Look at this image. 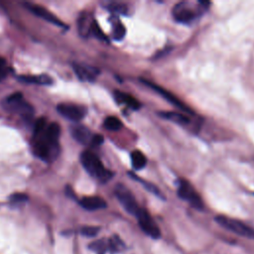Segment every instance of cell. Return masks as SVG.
I'll list each match as a JSON object with an SVG mask.
<instances>
[{"mask_svg": "<svg viewBox=\"0 0 254 254\" xmlns=\"http://www.w3.org/2000/svg\"><path fill=\"white\" fill-rule=\"evenodd\" d=\"M80 162L85 171L102 183L109 181L113 173L106 170L99 158L90 151H84L80 155Z\"/></svg>", "mask_w": 254, "mask_h": 254, "instance_id": "6da1fadb", "label": "cell"}, {"mask_svg": "<svg viewBox=\"0 0 254 254\" xmlns=\"http://www.w3.org/2000/svg\"><path fill=\"white\" fill-rule=\"evenodd\" d=\"M215 221L222 227L228 229L231 232L236 233L237 235L249 239H254V228L238 219L231 218L225 215H217L215 216Z\"/></svg>", "mask_w": 254, "mask_h": 254, "instance_id": "7a4b0ae2", "label": "cell"}, {"mask_svg": "<svg viewBox=\"0 0 254 254\" xmlns=\"http://www.w3.org/2000/svg\"><path fill=\"white\" fill-rule=\"evenodd\" d=\"M178 195L188 201L192 207L201 210L203 208V202L199 194L196 192L194 188L186 180L180 179L178 181Z\"/></svg>", "mask_w": 254, "mask_h": 254, "instance_id": "3957f363", "label": "cell"}, {"mask_svg": "<svg viewBox=\"0 0 254 254\" xmlns=\"http://www.w3.org/2000/svg\"><path fill=\"white\" fill-rule=\"evenodd\" d=\"M3 105L6 110L18 113L25 117L31 116L33 114L32 106L23 99V95L20 92L9 95L3 102Z\"/></svg>", "mask_w": 254, "mask_h": 254, "instance_id": "277c9868", "label": "cell"}, {"mask_svg": "<svg viewBox=\"0 0 254 254\" xmlns=\"http://www.w3.org/2000/svg\"><path fill=\"white\" fill-rule=\"evenodd\" d=\"M114 193H115L117 199L119 200V202L121 203V205L125 208V210L128 213L133 214V215L137 214L138 210L140 209V206L137 203L135 196L133 195L131 190L126 186H124L122 184H118L115 187Z\"/></svg>", "mask_w": 254, "mask_h": 254, "instance_id": "5b68a950", "label": "cell"}, {"mask_svg": "<svg viewBox=\"0 0 254 254\" xmlns=\"http://www.w3.org/2000/svg\"><path fill=\"white\" fill-rule=\"evenodd\" d=\"M135 216L138 220L139 226L147 235H149L154 239H157L161 236L160 228L158 227L157 223L153 220L152 216L149 214V212L146 209L140 207V209L138 210Z\"/></svg>", "mask_w": 254, "mask_h": 254, "instance_id": "8992f818", "label": "cell"}, {"mask_svg": "<svg viewBox=\"0 0 254 254\" xmlns=\"http://www.w3.org/2000/svg\"><path fill=\"white\" fill-rule=\"evenodd\" d=\"M141 81H142L145 85H147L148 87H150V88H152L153 90L157 91L159 94H161L162 97H164L167 101H169L171 104H173L174 106H176V107L179 108L180 110H183V111H185V112H187V113L192 114L191 110H190L187 105H185L179 98H177L173 93H171L170 91L166 90L165 88H163V87H161V86H159V85H157V84H155V83H153V82H151V81H149V80H147V79L141 78Z\"/></svg>", "mask_w": 254, "mask_h": 254, "instance_id": "52a82bcc", "label": "cell"}, {"mask_svg": "<svg viewBox=\"0 0 254 254\" xmlns=\"http://www.w3.org/2000/svg\"><path fill=\"white\" fill-rule=\"evenodd\" d=\"M57 110L62 116L71 121H79L85 115V109L74 104L61 103L57 106Z\"/></svg>", "mask_w": 254, "mask_h": 254, "instance_id": "ba28073f", "label": "cell"}, {"mask_svg": "<svg viewBox=\"0 0 254 254\" xmlns=\"http://www.w3.org/2000/svg\"><path fill=\"white\" fill-rule=\"evenodd\" d=\"M173 16L177 22L188 24L195 18V13L189 7L186 2H181L174 7Z\"/></svg>", "mask_w": 254, "mask_h": 254, "instance_id": "9c48e42d", "label": "cell"}, {"mask_svg": "<svg viewBox=\"0 0 254 254\" xmlns=\"http://www.w3.org/2000/svg\"><path fill=\"white\" fill-rule=\"evenodd\" d=\"M25 6L32 13H34L36 16L44 19L45 21H48V22L53 23V24H55L57 26H60V27H64V24L61 20H59L54 14H52L50 11L45 9L43 6L32 4V3H26Z\"/></svg>", "mask_w": 254, "mask_h": 254, "instance_id": "30bf717a", "label": "cell"}, {"mask_svg": "<svg viewBox=\"0 0 254 254\" xmlns=\"http://www.w3.org/2000/svg\"><path fill=\"white\" fill-rule=\"evenodd\" d=\"M73 69L78 78L83 81H93L99 73L97 68L85 64H74Z\"/></svg>", "mask_w": 254, "mask_h": 254, "instance_id": "8fae6325", "label": "cell"}, {"mask_svg": "<svg viewBox=\"0 0 254 254\" xmlns=\"http://www.w3.org/2000/svg\"><path fill=\"white\" fill-rule=\"evenodd\" d=\"M70 132H71V136L73 137V139L76 140L78 143L83 144V145H87V144L90 145L93 134L87 127L82 126V125L73 126L71 128Z\"/></svg>", "mask_w": 254, "mask_h": 254, "instance_id": "7c38bea8", "label": "cell"}, {"mask_svg": "<svg viewBox=\"0 0 254 254\" xmlns=\"http://www.w3.org/2000/svg\"><path fill=\"white\" fill-rule=\"evenodd\" d=\"M79 203L84 209L90 211L105 208L107 205L106 201L100 196H85L80 199Z\"/></svg>", "mask_w": 254, "mask_h": 254, "instance_id": "4fadbf2b", "label": "cell"}, {"mask_svg": "<svg viewBox=\"0 0 254 254\" xmlns=\"http://www.w3.org/2000/svg\"><path fill=\"white\" fill-rule=\"evenodd\" d=\"M158 115L166 120H170V121L180 124V125H186L190 122V119L186 114L181 113V112L160 111V112H158Z\"/></svg>", "mask_w": 254, "mask_h": 254, "instance_id": "5bb4252c", "label": "cell"}, {"mask_svg": "<svg viewBox=\"0 0 254 254\" xmlns=\"http://www.w3.org/2000/svg\"><path fill=\"white\" fill-rule=\"evenodd\" d=\"M60 136V125L58 123H51L45 130V142L48 145L56 144Z\"/></svg>", "mask_w": 254, "mask_h": 254, "instance_id": "9a60e30c", "label": "cell"}, {"mask_svg": "<svg viewBox=\"0 0 254 254\" xmlns=\"http://www.w3.org/2000/svg\"><path fill=\"white\" fill-rule=\"evenodd\" d=\"M115 97H116L118 102L126 104L131 109L137 110V109L140 108V102L130 94H127L125 92L117 90V91H115Z\"/></svg>", "mask_w": 254, "mask_h": 254, "instance_id": "2e32d148", "label": "cell"}, {"mask_svg": "<svg viewBox=\"0 0 254 254\" xmlns=\"http://www.w3.org/2000/svg\"><path fill=\"white\" fill-rule=\"evenodd\" d=\"M88 248L93 251L95 254H105L106 252L109 251V243H108V239L102 238V239H98L95 240L93 242H91L88 245Z\"/></svg>", "mask_w": 254, "mask_h": 254, "instance_id": "e0dca14e", "label": "cell"}, {"mask_svg": "<svg viewBox=\"0 0 254 254\" xmlns=\"http://www.w3.org/2000/svg\"><path fill=\"white\" fill-rule=\"evenodd\" d=\"M131 163H132L133 169L141 170L146 166L147 159L141 151L135 150L131 153Z\"/></svg>", "mask_w": 254, "mask_h": 254, "instance_id": "ac0fdd59", "label": "cell"}, {"mask_svg": "<svg viewBox=\"0 0 254 254\" xmlns=\"http://www.w3.org/2000/svg\"><path fill=\"white\" fill-rule=\"evenodd\" d=\"M19 78L24 82L36 84H50L52 82V78L48 75H21Z\"/></svg>", "mask_w": 254, "mask_h": 254, "instance_id": "d6986e66", "label": "cell"}, {"mask_svg": "<svg viewBox=\"0 0 254 254\" xmlns=\"http://www.w3.org/2000/svg\"><path fill=\"white\" fill-rule=\"evenodd\" d=\"M103 126L107 130L117 131L122 128V122L115 116H108L105 118L103 122Z\"/></svg>", "mask_w": 254, "mask_h": 254, "instance_id": "ffe728a7", "label": "cell"}, {"mask_svg": "<svg viewBox=\"0 0 254 254\" xmlns=\"http://www.w3.org/2000/svg\"><path fill=\"white\" fill-rule=\"evenodd\" d=\"M129 175H130L131 177H133L134 179H136L137 181L141 182V184L144 186V188H145V189H146L148 191L152 192L153 194H155L156 196L160 197L161 199H165V196H164V194L161 192V190L158 189V187H156L155 185H153V184H151V183H149V182L143 181V180H141L140 178H137V177H135V176H134V174H131V173H129Z\"/></svg>", "mask_w": 254, "mask_h": 254, "instance_id": "44dd1931", "label": "cell"}, {"mask_svg": "<svg viewBox=\"0 0 254 254\" xmlns=\"http://www.w3.org/2000/svg\"><path fill=\"white\" fill-rule=\"evenodd\" d=\"M108 243H109V251L112 253H118L123 251L124 249V243L117 235H113L112 237L108 238Z\"/></svg>", "mask_w": 254, "mask_h": 254, "instance_id": "7402d4cb", "label": "cell"}, {"mask_svg": "<svg viewBox=\"0 0 254 254\" xmlns=\"http://www.w3.org/2000/svg\"><path fill=\"white\" fill-rule=\"evenodd\" d=\"M49 146L50 145H48L44 140L37 142L35 145L36 155L42 159H47L49 157V153H50Z\"/></svg>", "mask_w": 254, "mask_h": 254, "instance_id": "603a6c76", "label": "cell"}, {"mask_svg": "<svg viewBox=\"0 0 254 254\" xmlns=\"http://www.w3.org/2000/svg\"><path fill=\"white\" fill-rule=\"evenodd\" d=\"M126 34V29L123 26V24H121L120 22L116 23L113 25V30H112V37L114 40L116 41H120L125 37Z\"/></svg>", "mask_w": 254, "mask_h": 254, "instance_id": "cb8c5ba5", "label": "cell"}, {"mask_svg": "<svg viewBox=\"0 0 254 254\" xmlns=\"http://www.w3.org/2000/svg\"><path fill=\"white\" fill-rule=\"evenodd\" d=\"M107 9L113 13H119V14H126L127 13V6L123 3H110L107 6Z\"/></svg>", "mask_w": 254, "mask_h": 254, "instance_id": "d4e9b609", "label": "cell"}, {"mask_svg": "<svg viewBox=\"0 0 254 254\" xmlns=\"http://www.w3.org/2000/svg\"><path fill=\"white\" fill-rule=\"evenodd\" d=\"M99 227L97 226H83L81 229H80V233L84 236H88V237H92V236H95L98 231H99Z\"/></svg>", "mask_w": 254, "mask_h": 254, "instance_id": "484cf974", "label": "cell"}, {"mask_svg": "<svg viewBox=\"0 0 254 254\" xmlns=\"http://www.w3.org/2000/svg\"><path fill=\"white\" fill-rule=\"evenodd\" d=\"M46 124H47V123H46V119H45L44 117L39 118V119L36 121L35 125H34V134H35V135L41 134V133L45 130Z\"/></svg>", "mask_w": 254, "mask_h": 254, "instance_id": "4316f807", "label": "cell"}, {"mask_svg": "<svg viewBox=\"0 0 254 254\" xmlns=\"http://www.w3.org/2000/svg\"><path fill=\"white\" fill-rule=\"evenodd\" d=\"M91 32L94 34L95 37H97L99 40H106V36L103 34V32L101 31V29L99 28V26L97 25L96 22L93 21L92 26H91Z\"/></svg>", "mask_w": 254, "mask_h": 254, "instance_id": "83f0119b", "label": "cell"}, {"mask_svg": "<svg viewBox=\"0 0 254 254\" xmlns=\"http://www.w3.org/2000/svg\"><path fill=\"white\" fill-rule=\"evenodd\" d=\"M28 196L25 193H21V192H17L14 193L10 196V200L13 202H23L25 200H27Z\"/></svg>", "mask_w": 254, "mask_h": 254, "instance_id": "f1b7e54d", "label": "cell"}, {"mask_svg": "<svg viewBox=\"0 0 254 254\" xmlns=\"http://www.w3.org/2000/svg\"><path fill=\"white\" fill-rule=\"evenodd\" d=\"M104 141V138L100 135V134H94L92 139H91V143H90V146L92 147H97V146H100Z\"/></svg>", "mask_w": 254, "mask_h": 254, "instance_id": "f546056e", "label": "cell"}, {"mask_svg": "<svg viewBox=\"0 0 254 254\" xmlns=\"http://www.w3.org/2000/svg\"><path fill=\"white\" fill-rule=\"evenodd\" d=\"M6 75H7L6 61L3 58H0V80H2Z\"/></svg>", "mask_w": 254, "mask_h": 254, "instance_id": "4dcf8cb0", "label": "cell"}]
</instances>
